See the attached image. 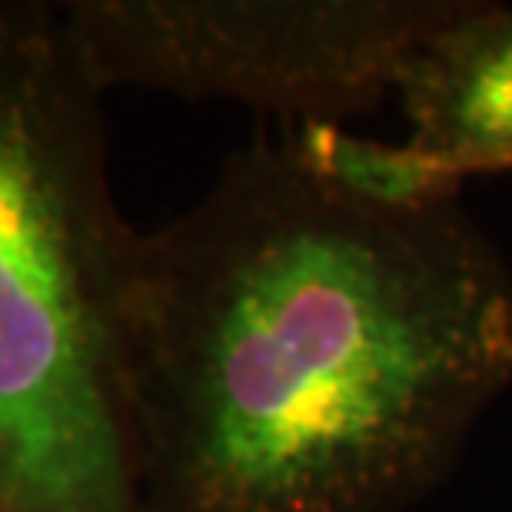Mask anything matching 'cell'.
<instances>
[{
    "mask_svg": "<svg viewBox=\"0 0 512 512\" xmlns=\"http://www.w3.org/2000/svg\"><path fill=\"white\" fill-rule=\"evenodd\" d=\"M133 512H409L512 386V266L256 130L117 280Z\"/></svg>",
    "mask_w": 512,
    "mask_h": 512,
    "instance_id": "obj_1",
    "label": "cell"
},
{
    "mask_svg": "<svg viewBox=\"0 0 512 512\" xmlns=\"http://www.w3.org/2000/svg\"><path fill=\"white\" fill-rule=\"evenodd\" d=\"M133 227L64 7L0 0V512H133L117 280Z\"/></svg>",
    "mask_w": 512,
    "mask_h": 512,
    "instance_id": "obj_2",
    "label": "cell"
},
{
    "mask_svg": "<svg viewBox=\"0 0 512 512\" xmlns=\"http://www.w3.org/2000/svg\"><path fill=\"white\" fill-rule=\"evenodd\" d=\"M466 0H74L64 20L100 90L237 100L290 127L396 94Z\"/></svg>",
    "mask_w": 512,
    "mask_h": 512,
    "instance_id": "obj_3",
    "label": "cell"
},
{
    "mask_svg": "<svg viewBox=\"0 0 512 512\" xmlns=\"http://www.w3.org/2000/svg\"><path fill=\"white\" fill-rule=\"evenodd\" d=\"M406 150L446 190L512 173V7L466 0L406 64Z\"/></svg>",
    "mask_w": 512,
    "mask_h": 512,
    "instance_id": "obj_4",
    "label": "cell"
}]
</instances>
